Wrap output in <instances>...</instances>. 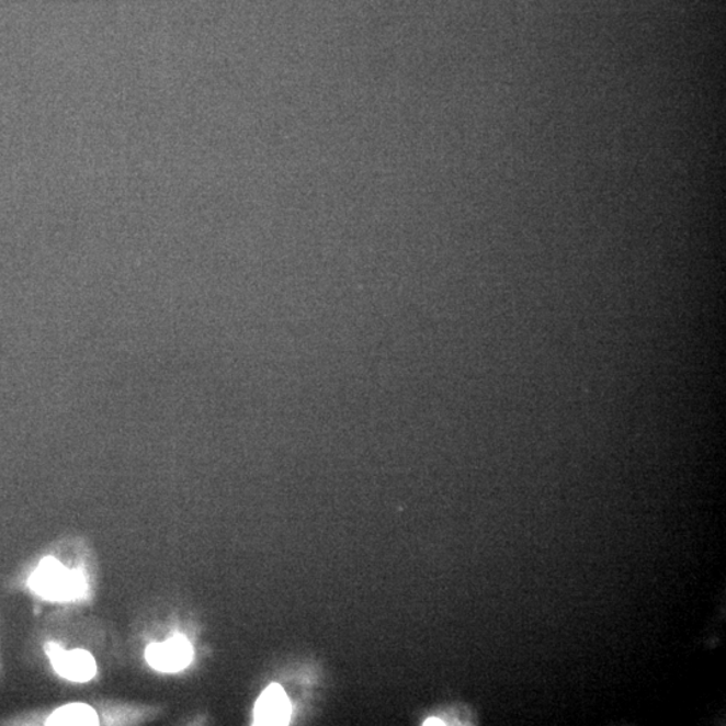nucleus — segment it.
Returning a JSON list of instances; mask_svg holds the SVG:
<instances>
[{
	"label": "nucleus",
	"instance_id": "f257e3e1",
	"mask_svg": "<svg viewBox=\"0 0 726 726\" xmlns=\"http://www.w3.org/2000/svg\"><path fill=\"white\" fill-rule=\"evenodd\" d=\"M29 588L50 601H73L87 592V581L79 570L68 569L55 557H46L30 576Z\"/></svg>",
	"mask_w": 726,
	"mask_h": 726
},
{
	"label": "nucleus",
	"instance_id": "f03ea898",
	"mask_svg": "<svg viewBox=\"0 0 726 726\" xmlns=\"http://www.w3.org/2000/svg\"><path fill=\"white\" fill-rule=\"evenodd\" d=\"M194 656L192 643L183 635L172 636L162 643H152L147 647L146 660L152 669L162 672H178L192 663Z\"/></svg>",
	"mask_w": 726,
	"mask_h": 726
},
{
	"label": "nucleus",
	"instance_id": "7ed1b4c3",
	"mask_svg": "<svg viewBox=\"0 0 726 726\" xmlns=\"http://www.w3.org/2000/svg\"><path fill=\"white\" fill-rule=\"evenodd\" d=\"M47 657L57 674L71 682L91 681L98 672L97 660L84 650L65 651L56 643H47Z\"/></svg>",
	"mask_w": 726,
	"mask_h": 726
},
{
	"label": "nucleus",
	"instance_id": "20e7f679",
	"mask_svg": "<svg viewBox=\"0 0 726 726\" xmlns=\"http://www.w3.org/2000/svg\"><path fill=\"white\" fill-rule=\"evenodd\" d=\"M291 719V704L280 684L272 683L260 695L254 705L256 725H288Z\"/></svg>",
	"mask_w": 726,
	"mask_h": 726
},
{
	"label": "nucleus",
	"instance_id": "39448f33",
	"mask_svg": "<svg viewBox=\"0 0 726 726\" xmlns=\"http://www.w3.org/2000/svg\"><path fill=\"white\" fill-rule=\"evenodd\" d=\"M47 725H99V716L93 707L86 704H69L59 707L46 722Z\"/></svg>",
	"mask_w": 726,
	"mask_h": 726
},
{
	"label": "nucleus",
	"instance_id": "423d86ee",
	"mask_svg": "<svg viewBox=\"0 0 726 726\" xmlns=\"http://www.w3.org/2000/svg\"><path fill=\"white\" fill-rule=\"evenodd\" d=\"M424 725H444V723L440 722V719L436 718H430L427 719V723Z\"/></svg>",
	"mask_w": 726,
	"mask_h": 726
}]
</instances>
